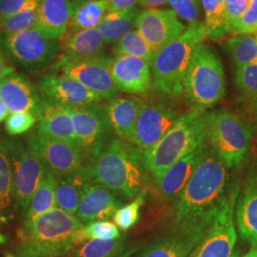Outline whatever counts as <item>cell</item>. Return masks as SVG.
Segmentation results:
<instances>
[{
  "label": "cell",
  "instance_id": "6da1fadb",
  "mask_svg": "<svg viewBox=\"0 0 257 257\" xmlns=\"http://www.w3.org/2000/svg\"><path fill=\"white\" fill-rule=\"evenodd\" d=\"M229 180L228 168L207 143L199 164L174 201L175 227L204 233L226 201Z\"/></svg>",
  "mask_w": 257,
  "mask_h": 257
},
{
  "label": "cell",
  "instance_id": "7a4b0ae2",
  "mask_svg": "<svg viewBox=\"0 0 257 257\" xmlns=\"http://www.w3.org/2000/svg\"><path fill=\"white\" fill-rule=\"evenodd\" d=\"M91 170L93 183L130 199L146 193L149 186V174L142 161L141 151L121 138L111 140L91 164Z\"/></svg>",
  "mask_w": 257,
  "mask_h": 257
},
{
  "label": "cell",
  "instance_id": "3957f363",
  "mask_svg": "<svg viewBox=\"0 0 257 257\" xmlns=\"http://www.w3.org/2000/svg\"><path fill=\"white\" fill-rule=\"evenodd\" d=\"M84 224L73 214L58 208L24 222L18 255L21 257H61L78 243Z\"/></svg>",
  "mask_w": 257,
  "mask_h": 257
},
{
  "label": "cell",
  "instance_id": "277c9868",
  "mask_svg": "<svg viewBox=\"0 0 257 257\" xmlns=\"http://www.w3.org/2000/svg\"><path fill=\"white\" fill-rule=\"evenodd\" d=\"M209 115V111L194 110L182 113L175 126L154 147L141 152L144 167L155 181L169 167L206 142Z\"/></svg>",
  "mask_w": 257,
  "mask_h": 257
},
{
  "label": "cell",
  "instance_id": "5b68a950",
  "mask_svg": "<svg viewBox=\"0 0 257 257\" xmlns=\"http://www.w3.org/2000/svg\"><path fill=\"white\" fill-rule=\"evenodd\" d=\"M207 38L202 21L189 25L183 34L156 53L151 64L152 89L161 97L183 95L185 74L194 49Z\"/></svg>",
  "mask_w": 257,
  "mask_h": 257
},
{
  "label": "cell",
  "instance_id": "8992f818",
  "mask_svg": "<svg viewBox=\"0 0 257 257\" xmlns=\"http://www.w3.org/2000/svg\"><path fill=\"white\" fill-rule=\"evenodd\" d=\"M226 84L220 57L204 42L193 51L184 77L183 95L192 110L207 111L225 95Z\"/></svg>",
  "mask_w": 257,
  "mask_h": 257
},
{
  "label": "cell",
  "instance_id": "52a82bcc",
  "mask_svg": "<svg viewBox=\"0 0 257 257\" xmlns=\"http://www.w3.org/2000/svg\"><path fill=\"white\" fill-rule=\"evenodd\" d=\"M251 141V130L237 115L227 110L210 112L206 142L228 169L246 159Z\"/></svg>",
  "mask_w": 257,
  "mask_h": 257
},
{
  "label": "cell",
  "instance_id": "ba28073f",
  "mask_svg": "<svg viewBox=\"0 0 257 257\" xmlns=\"http://www.w3.org/2000/svg\"><path fill=\"white\" fill-rule=\"evenodd\" d=\"M2 51L29 73H36L54 64L60 51L57 41L41 34L37 28L0 39Z\"/></svg>",
  "mask_w": 257,
  "mask_h": 257
},
{
  "label": "cell",
  "instance_id": "9c48e42d",
  "mask_svg": "<svg viewBox=\"0 0 257 257\" xmlns=\"http://www.w3.org/2000/svg\"><path fill=\"white\" fill-rule=\"evenodd\" d=\"M65 109L71 115L79 146L86 158L92 164L113 139V131L101 103Z\"/></svg>",
  "mask_w": 257,
  "mask_h": 257
},
{
  "label": "cell",
  "instance_id": "30bf717a",
  "mask_svg": "<svg viewBox=\"0 0 257 257\" xmlns=\"http://www.w3.org/2000/svg\"><path fill=\"white\" fill-rule=\"evenodd\" d=\"M5 142L13 169L15 207L26 211L33 194L45 176L46 166L22 140L10 138Z\"/></svg>",
  "mask_w": 257,
  "mask_h": 257
},
{
  "label": "cell",
  "instance_id": "8fae6325",
  "mask_svg": "<svg viewBox=\"0 0 257 257\" xmlns=\"http://www.w3.org/2000/svg\"><path fill=\"white\" fill-rule=\"evenodd\" d=\"M110 60L104 54L85 58L60 55L52 65V70L74 79L102 99L108 100L119 94L110 76Z\"/></svg>",
  "mask_w": 257,
  "mask_h": 257
},
{
  "label": "cell",
  "instance_id": "7c38bea8",
  "mask_svg": "<svg viewBox=\"0 0 257 257\" xmlns=\"http://www.w3.org/2000/svg\"><path fill=\"white\" fill-rule=\"evenodd\" d=\"M240 192L238 185H232L220 211L205 230L201 239L189 257H230L237 239L234 225L235 203Z\"/></svg>",
  "mask_w": 257,
  "mask_h": 257
},
{
  "label": "cell",
  "instance_id": "4fadbf2b",
  "mask_svg": "<svg viewBox=\"0 0 257 257\" xmlns=\"http://www.w3.org/2000/svg\"><path fill=\"white\" fill-rule=\"evenodd\" d=\"M181 114L164 101L144 100L128 142L141 152L147 151L175 126Z\"/></svg>",
  "mask_w": 257,
  "mask_h": 257
},
{
  "label": "cell",
  "instance_id": "5bb4252c",
  "mask_svg": "<svg viewBox=\"0 0 257 257\" xmlns=\"http://www.w3.org/2000/svg\"><path fill=\"white\" fill-rule=\"evenodd\" d=\"M27 144L55 177L67 175L86 163L82 150L66 141L35 133L28 138Z\"/></svg>",
  "mask_w": 257,
  "mask_h": 257
},
{
  "label": "cell",
  "instance_id": "9a60e30c",
  "mask_svg": "<svg viewBox=\"0 0 257 257\" xmlns=\"http://www.w3.org/2000/svg\"><path fill=\"white\" fill-rule=\"evenodd\" d=\"M186 29L172 9L144 10L136 20V30L156 52L180 37Z\"/></svg>",
  "mask_w": 257,
  "mask_h": 257
},
{
  "label": "cell",
  "instance_id": "2e32d148",
  "mask_svg": "<svg viewBox=\"0 0 257 257\" xmlns=\"http://www.w3.org/2000/svg\"><path fill=\"white\" fill-rule=\"evenodd\" d=\"M37 90L43 97L68 107L101 103V97L63 74H42L37 80Z\"/></svg>",
  "mask_w": 257,
  "mask_h": 257
},
{
  "label": "cell",
  "instance_id": "e0dca14e",
  "mask_svg": "<svg viewBox=\"0 0 257 257\" xmlns=\"http://www.w3.org/2000/svg\"><path fill=\"white\" fill-rule=\"evenodd\" d=\"M110 72L119 92L138 95L145 94L152 89L151 65L142 58L116 55L110 60Z\"/></svg>",
  "mask_w": 257,
  "mask_h": 257
},
{
  "label": "cell",
  "instance_id": "ac0fdd59",
  "mask_svg": "<svg viewBox=\"0 0 257 257\" xmlns=\"http://www.w3.org/2000/svg\"><path fill=\"white\" fill-rule=\"evenodd\" d=\"M0 99L10 113L31 112L37 121L42 111V96L23 74H10L0 80Z\"/></svg>",
  "mask_w": 257,
  "mask_h": 257
},
{
  "label": "cell",
  "instance_id": "d6986e66",
  "mask_svg": "<svg viewBox=\"0 0 257 257\" xmlns=\"http://www.w3.org/2000/svg\"><path fill=\"white\" fill-rule=\"evenodd\" d=\"M123 206L117 193L99 184L92 183L83 194L75 216L84 224L109 220Z\"/></svg>",
  "mask_w": 257,
  "mask_h": 257
},
{
  "label": "cell",
  "instance_id": "ffe728a7",
  "mask_svg": "<svg viewBox=\"0 0 257 257\" xmlns=\"http://www.w3.org/2000/svg\"><path fill=\"white\" fill-rule=\"evenodd\" d=\"M77 6L71 0H41L35 28L48 38L58 41L70 27Z\"/></svg>",
  "mask_w": 257,
  "mask_h": 257
},
{
  "label": "cell",
  "instance_id": "44dd1931",
  "mask_svg": "<svg viewBox=\"0 0 257 257\" xmlns=\"http://www.w3.org/2000/svg\"><path fill=\"white\" fill-rule=\"evenodd\" d=\"M93 183L90 163L55 178V207L75 215L86 190Z\"/></svg>",
  "mask_w": 257,
  "mask_h": 257
},
{
  "label": "cell",
  "instance_id": "7402d4cb",
  "mask_svg": "<svg viewBox=\"0 0 257 257\" xmlns=\"http://www.w3.org/2000/svg\"><path fill=\"white\" fill-rule=\"evenodd\" d=\"M37 122L36 133L38 135L66 141L80 148L74 132L73 120L63 105L42 96V111Z\"/></svg>",
  "mask_w": 257,
  "mask_h": 257
},
{
  "label": "cell",
  "instance_id": "603a6c76",
  "mask_svg": "<svg viewBox=\"0 0 257 257\" xmlns=\"http://www.w3.org/2000/svg\"><path fill=\"white\" fill-rule=\"evenodd\" d=\"M206 146L207 142L197 148L192 154L169 167L160 178L156 180L158 191L166 201H175L178 194L181 193L199 164Z\"/></svg>",
  "mask_w": 257,
  "mask_h": 257
},
{
  "label": "cell",
  "instance_id": "cb8c5ba5",
  "mask_svg": "<svg viewBox=\"0 0 257 257\" xmlns=\"http://www.w3.org/2000/svg\"><path fill=\"white\" fill-rule=\"evenodd\" d=\"M234 216L240 237L257 248V176L248 178L239 192Z\"/></svg>",
  "mask_w": 257,
  "mask_h": 257
},
{
  "label": "cell",
  "instance_id": "d4e9b609",
  "mask_svg": "<svg viewBox=\"0 0 257 257\" xmlns=\"http://www.w3.org/2000/svg\"><path fill=\"white\" fill-rule=\"evenodd\" d=\"M203 234L175 227L172 233L149 243L136 257H189Z\"/></svg>",
  "mask_w": 257,
  "mask_h": 257
},
{
  "label": "cell",
  "instance_id": "484cf974",
  "mask_svg": "<svg viewBox=\"0 0 257 257\" xmlns=\"http://www.w3.org/2000/svg\"><path fill=\"white\" fill-rule=\"evenodd\" d=\"M144 100L138 96H115L108 99L104 109L113 133L128 141L136 127Z\"/></svg>",
  "mask_w": 257,
  "mask_h": 257
},
{
  "label": "cell",
  "instance_id": "4316f807",
  "mask_svg": "<svg viewBox=\"0 0 257 257\" xmlns=\"http://www.w3.org/2000/svg\"><path fill=\"white\" fill-rule=\"evenodd\" d=\"M234 84L240 107L248 119L257 122V60L236 69Z\"/></svg>",
  "mask_w": 257,
  "mask_h": 257
},
{
  "label": "cell",
  "instance_id": "83f0119b",
  "mask_svg": "<svg viewBox=\"0 0 257 257\" xmlns=\"http://www.w3.org/2000/svg\"><path fill=\"white\" fill-rule=\"evenodd\" d=\"M140 12L138 7L108 12L97 27L105 44L114 45L121 37L135 30L136 20Z\"/></svg>",
  "mask_w": 257,
  "mask_h": 257
},
{
  "label": "cell",
  "instance_id": "f1b7e54d",
  "mask_svg": "<svg viewBox=\"0 0 257 257\" xmlns=\"http://www.w3.org/2000/svg\"><path fill=\"white\" fill-rule=\"evenodd\" d=\"M105 42L97 28L74 32L67 38L62 55L75 58L103 55Z\"/></svg>",
  "mask_w": 257,
  "mask_h": 257
},
{
  "label": "cell",
  "instance_id": "f546056e",
  "mask_svg": "<svg viewBox=\"0 0 257 257\" xmlns=\"http://www.w3.org/2000/svg\"><path fill=\"white\" fill-rule=\"evenodd\" d=\"M55 175L47 169L44 178L33 194L25 211L24 222L32 220L38 215L55 208Z\"/></svg>",
  "mask_w": 257,
  "mask_h": 257
},
{
  "label": "cell",
  "instance_id": "4dcf8cb0",
  "mask_svg": "<svg viewBox=\"0 0 257 257\" xmlns=\"http://www.w3.org/2000/svg\"><path fill=\"white\" fill-rule=\"evenodd\" d=\"M109 9L107 0H89L80 3L74 12L70 27L74 32L97 28Z\"/></svg>",
  "mask_w": 257,
  "mask_h": 257
},
{
  "label": "cell",
  "instance_id": "1f68e13d",
  "mask_svg": "<svg viewBox=\"0 0 257 257\" xmlns=\"http://www.w3.org/2000/svg\"><path fill=\"white\" fill-rule=\"evenodd\" d=\"M207 38L217 40L228 33L225 0H200Z\"/></svg>",
  "mask_w": 257,
  "mask_h": 257
},
{
  "label": "cell",
  "instance_id": "d6a6232c",
  "mask_svg": "<svg viewBox=\"0 0 257 257\" xmlns=\"http://www.w3.org/2000/svg\"><path fill=\"white\" fill-rule=\"evenodd\" d=\"M128 252L125 237L121 234L110 240H88L75 251L74 257H128Z\"/></svg>",
  "mask_w": 257,
  "mask_h": 257
},
{
  "label": "cell",
  "instance_id": "836d02e7",
  "mask_svg": "<svg viewBox=\"0 0 257 257\" xmlns=\"http://www.w3.org/2000/svg\"><path fill=\"white\" fill-rule=\"evenodd\" d=\"M112 53L114 56L131 55L139 57L151 65L157 52L148 43L138 30L135 29L121 37L113 45Z\"/></svg>",
  "mask_w": 257,
  "mask_h": 257
},
{
  "label": "cell",
  "instance_id": "e575fe53",
  "mask_svg": "<svg viewBox=\"0 0 257 257\" xmlns=\"http://www.w3.org/2000/svg\"><path fill=\"white\" fill-rule=\"evenodd\" d=\"M226 47L236 69L257 60L256 39L252 35L234 36L226 42Z\"/></svg>",
  "mask_w": 257,
  "mask_h": 257
},
{
  "label": "cell",
  "instance_id": "d590c367",
  "mask_svg": "<svg viewBox=\"0 0 257 257\" xmlns=\"http://www.w3.org/2000/svg\"><path fill=\"white\" fill-rule=\"evenodd\" d=\"M14 202L13 169L5 139H0V211H8Z\"/></svg>",
  "mask_w": 257,
  "mask_h": 257
},
{
  "label": "cell",
  "instance_id": "8d00e7d4",
  "mask_svg": "<svg viewBox=\"0 0 257 257\" xmlns=\"http://www.w3.org/2000/svg\"><path fill=\"white\" fill-rule=\"evenodd\" d=\"M37 10H29L2 18L0 20V30L3 32L4 36H8L36 27Z\"/></svg>",
  "mask_w": 257,
  "mask_h": 257
},
{
  "label": "cell",
  "instance_id": "74e56055",
  "mask_svg": "<svg viewBox=\"0 0 257 257\" xmlns=\"http://www.w3.org/2000/svg\"><path fill=\"white\" fill-rule=\"evenodd\" d=\"M146 193H141L132 202L120 207L119 209L115 211L112 218L114 221V224L118 227L119 230L126 231L137 224L139 219L140 209L144 205Z\"/></svg>",
  "mask_w": 257,
  "mask_h": 257
},
{
  "label": "cell",
  "instance_id": "f35d334b",
  "mask_svg": "<svg viewBox=\"0 0 257 257\" xmlns=\"http://www.w3.org/2000/svg\"><path fill=\"white\" fill-rule=\"evenodd\" d=\"M119 236H121V232L114 223L109 220L95 221L83 226L78 233V243L84 240H110Z\"/></svg>",
  "mask_w": 257,
  "mask_h": 257
},
{
  "label": "cell",
  "instance_id": "ab89813d",
  "mask_svg": "<svg viewBox=\"0 0 257 257\" xmlns=\"http://www.w3.org/2000/svg\"><path fill=\"white\" fill-rule=\"evenodd\" d=\"M168 4L176 16L188 22L189 25L200 22L202 9L200 0H168Z\"/></svg>",
  "mask_w": 257,
  "mask_h": 257
},
{
  "label": "cell",
  "instance_id": "60d3db41",
  "mask_svg": "<svg viewBox=\"0 0 257 257\" xmlns=\"http://www.w3.org/2000/svg\"><path fill=\"white\" fill-rule=\"evenodd\" d=\"M229 33L234 36L238 35H256L257 34V0H250L248 9L241 19L230 28Z\"/></svg>",
  "mask_w": 257,
  "mask_h": 257
},
{
  "label": "cell",
  "instance_id": "b9f144b4",
  "mask_svg": "<svg viewBox=\"0 0 257 257\" xmlns=\"http://www.w3.org/2000/svg\"><path fill=\"white\" fill-rule=\"evenodd\" d=\"M37 122V116L31 112H15L10 113L6 118L5 127L10 136L15 137L26 133L33 128Z\"/></svg>",
  "mask_w": 257,
  "mask_h": 257
},
{
  "label": "cell",
  "instance_id": "7bdbcfd3",
  "mask_svg": "<svg viewBox=\"0 0 257 257\" xmlns=\"http://www.w3.org/2000/svg\"><path fill=\"white\" fill-rule=\"evenodd\" d=\"M41 0H0V19L29 10H36Z\"/></svg>",
  "mask_w": 257,
  "mask_h": 257
},
{
  "label": "cell",
  "instance_id": "ee69618b",
  "mask_svg": "<svg viewBox=\"0 0 257 257\" xmlns=\"http://www.w3.org/2000/svg\"><path fill=\"white\" fill-rule=\"evenodd\" d=\"M250 0H225L228 33L248 9Z\"/></svg>",
  "mask_w": 257,
  "mask_h": 257
},
{
  "label": "cell",
  "instance_id": "f6af8a7d",
  "mask_svg": "<svg viewBox=\"0 0 257 257\" xmlns=\"http://www.w3.org/2000/svg\"><path fill=\"white\" fill-rule=\"evenodd\" d=\"M109 3L110 11H119V10L130 9L137 7L138 0H107Z\"/></svg>",
  "mask_w": 257,
  "mask_h": 257
},
{
  "label": "cell",
  "instance_id": "bcb514c9",
  "mask_svg": "<svg viewBox=\"0 0 257 257\" xmlns=\"http://www.w3.org/2000/svg\"><path fill=\"white\" fill-rule=\"evenodd\" d=\"M14 73H16L15 67L10 63L7 57L0 51V80Z\"/></svg>",
  "mask_w": 257,
  "mask_h": 257
},
{
  "label": "cell",
  "instance_id": "7dc6e473",
  "mask_svg": "<svg viewBox=\"0 0 257 257\" xmlns=\"http://www.w3.org/2000/svg\"><path fill=\"white\" fill-rule=\"evenodd\" d=\"M140 7L145 9H156L168 4V0H138Z\"/></svg>",
  "mask_w": 257,
  "mask_h": 257
},
{
  "label": "cell",
  "instance_id": "c3c4849f",
  "mask_svg": "<svg viewBox=\"0 0 257 257\" xmlns=\"http://www.w3.org/2000/svg\"><path fill=\"white\" fill-rule=\"evenodd\" d=\"M10 112L6 105L0 99V123L9 116Z\"/></svg>",
  "mask_w": 257,
  "mask_h": 257
},
{
  "label": "cell",
  "instance_id": "681fc988",
  "mask_svg": "<svg viewBox=\"0 0 257 257\" xmlns=\"http://www.w3.org/2000/svg\"><path fill=\"white\" fill-rule=\"evenodd\" d=\"M242 257H257V248H251Z\"/></svg>",
  "mask_w": 257,
  "mask_h": 257
},
{
  "label": "cell",
  "instance_id": "f907efd6",
  "mask_svg": "<svg viewBox=\"0 0 257 257\" xmlns=\"http://www.w3.org/2000/svg\"><path fill=\"white\" fill-rule=\"evenodd\" d=\"M6 237L4 236V235H2V234H0V244H3V243H5L6 242Z\"/></svg>",
  "mask_w": 257,
  "mask_h": 257
},
{
  "label": "cell",
  "instance_id": "816d5d0a",
  "mask_svg": "<svg viewBox=\"0 0 257 257\" xmlns=\"http://www.w3.org/2000/svg\"><path fill=\"white\" fill-rule=\"evenodd\" d=\"M71 1H73V2H75V3H77V4H80V3H83V2H86V1H89V0H71Z\"/></svg>",
  "mask_w": 257,
  "mask_h": 257
},
{
  "label": "cell",
  "instance_id": "f5cc1de1",
  "mask_svg": "<svg viewBox=\"0 0 257 257\" xmlns=\"http://www.w3.org/2000/svg\"><path fill=\"white\" fill-rule=\"evenodd\" d=\"M230 257H241L240 256V255H239L238 253H236V252H235V253H234V252H233V253H232V255H231V256Z\"/></svg>",
  "mask_w": 257,
  "mask_h": 257
},
{
  "label": "cell",
  "instance_id": "db71d44e",
  "mask_svg": "<svg viewBox=\"0 0 257 257\" xmlns=\"http://www.w3.org/2000/svg\"><path fill=\"white\" fill-rule=\"evenodd\" d=\"M8 257H21L19 256V255H18V254H11V255H9Z\"/></svg>",
  "mask_w": 257,
  "mask_h": 257
},
{
  "label": "cell",
  "instance_id": "11a10c76",
  "mask_svg": "<svg viewBox=\"0 0 257 257\" xmlns=\"http://www.w3.org/2000/svg\"><path fill=\"white\" fill-rule=\"evenodd\" d=\"M254 37H255V39H256V42H257V34H256V35H254Z\"/></svg>",
  "mask_w": 257,
  "mask_h": 257
},
{
  "label": "cell",
  "instance_id": "9f6ffc18",
  "mask_svg": "<svg viewBox=\"0 0 257 257\" xmlns=\"http://www.w3.org/2000/svg\"><path fill=\"white\" fill-rule=\"evenodd\" d=\"M0 20H1V19H0ZM0 31H1V30H0Z\"/></svg>",
  "mask_w": 257,
  "mask_h": 257
}]
</instances>
